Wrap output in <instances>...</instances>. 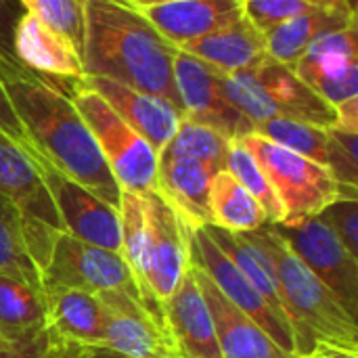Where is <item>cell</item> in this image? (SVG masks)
Segmentation results:
<instances>
[{
  "instance_id": "obj_1",
  "label": "cell",
  "mask_w": 358,
  "mask_h": 358,
  "mask_svg": "<svg viewBox=\"0 0 358 358\" xmlns=\"http://www.w3.org/2000/svg\"><path fill=\"white\" fill-rule=\"evenodd\" d=\"M0 80L36 153L55 170L117 208L122 189L69 94L19 61H0Z\"/></svg>"
},
{
  "instance_id": "obj_2",
  "label": "cell",
  "mask_w": 358,
  "mask_h": 358,
  "mask_svg": "<svg viewBox=\"0 0 358 358\" xmlns=\"http://www.w3.org/2000/svg\"><path fill=\"white\" fill-rule=\"evenodd\" d=\"M176 50L143 10L126 0H84V76L109 78L164 96L180 109L172 71Z\"/></svg>"
},
{
  "instance_id": "obj_3",
  "label": "cell",
  "mask_w": 358,
  "mask_h": 358,
  "mask_svg": "<svg viewBox=\"0 0 358 358\" xmlns=\"http://www.w3.org/2000/svg\"><path fill=\"white\" fill-rule=\"evenodd\" d=\"M250 235L271 258L281 300L292 323L296 355L302 357L317 344L358 350L357 317L350 315L329 287L289 250L273 224L268 222Z\"/></svg>"
},
{
  "instance_id": "obj_4",
  "label": "cell",
  "mask_w": 358,
  "mask_h": 358,
  "mask_svg": "<svg viewBox=\"0 0 358 358\" xmlns=\"http://www.w3.org/2000/svg\"><path fill=\"white\" fill-rule=\"evenodd\" d=\"M222 96L241 111L254 126L273 117H287L321 128H329L338 122L336 109L310 90L289 65H283L271 57L258 65L222 76Z\"/></svg>"
},
{
  "instance_id": "obj_5",
  "label": "cell",
  "mask_w": 358,
  "mask_h": 358,
  "mask_svg": "<svg viewBox=\"0 0 358 358\" xmlns=\"http://www.w3.org/2000/svg\"><path fill=\"white\" fill-rule=\"evenodd\" d=\"M67 94L90 128L120 189L128 193L153 191L157 176V151L138 132H134L103 96L88 88L84 78L71 82Z\"/></svg>"
},
{
  "instance_id": "obj_6",
  "label": "cell",
  "mask_w": 358,
  "mask_h": 358,
  "mask_svg": "<svg viewBox=\"0 0 358 358\" xmlns=\"http://www.w3.org/2000/svg\"><path fill=\"white\" fill-rule=\"evenodd\" d=\"M268 176L285 220L321 214L336 199H358V191L342 187L329 168L275 145L258 134L239 138Z\"/></svg>"
},
{
  "instance_id": "obj_7",
  "label": "cell",
  "mask_w": 358,
  "mask_h": 358,
  "mask_svg": "<svg viewBox=\"0 0 358 358\" xmlns=\"http://www.w3.org/2000/svg\"><path fill=\"white\" fill-rule=\"evenodd\" d=\"M46 287H73L90 294L124 292L145 304L143 292L122 254L80 241L63 231L55 235L50 256L42 268V289Z\"/></svg>"
},
{
  "instance_id": "obj_8",
  "label": "cell",
  "mask_w": 358,
  "mask_h": 358,
  "mask_svg": "<svg viewBox=\"0 0 358 358\" xmlns=\"http://www.w3.org/2000/svg\"><path fill=\"white\" fill-rule=\"evenodd\" d=\"M289 250L317 275L329 292L358 313V258L352 256L321 214L283 220L273 224Z\"/></svg>"
},
{
  "instance_id": "obj_9",
  "label": "cell",
  "mask_w": 358,
  "mask_h": 358,
  "mask_svg": "<svg viewBox=\"0 0 358 358\" xmlns=\"http://www.w3.org/2000/svg\"><path fill=\"white\" fill-rule=\"evenodd\" d=\"M185 229H187V245H189V264L203 271L206 277L216 285V289L235 308H239L258 327H262L277 346H281L289 355H296L292 327L271 310V306L260 298V294L252 287V283L243 277V273L212 241L206 229L203 227H185Z\"/></svg>"
},
{
  "instance_id": "obj_10",
  "label": "cell",
  "mask_w": 358,
  "mask_h": 358,
  "mask_svg": "<svg viewBox=\"0 0 358 358\" xmlns=\"http://www.w3.org/2000/svg\"><path fill=\"white\" fill-rule=\"evenodd\" d=\"M172 71L185 120L208 126L231 141L254 132V124L222 96L220 73L214 67L178 48Z\"/></svg>"
},
{
  "instance_id": "obj_11",
  "label": "cell",
  "mask_w": 358,
  "mask_h": 358,
  "mask_svg": "<svg viewBox=\"0 0 358 358\" xmlns=\"http://www.w3.org/2000/svg\"><path fill=\"white\" fill-rule=\"evenodd\" d=\"M36 166L40 170V176L52 197L61 231L111 250L120 254V214L117 208L109 206L76 180L67 178L59 170H55L48 162L36 159Z\"/></svg>"
},
{
  "instance_id": "obj_12",
  "label": "cell",
  "mask_w": 358,
  "mask_h": 358,
  "mask_svg": "<svg viewBox=\"0 0 358 358\" xmlns=\"http://www.w3.org/2000/svg\"><path fill=\"white\" fill-rule=\"evenodd\" d=\"M358 21L319 38L292 65L296 76L334 109L358 99Z\"/></svg>"
},
{
  "instance_id": "obj_13",
  "label": "cell",
  "mask_w": 358,
  "mask_h": 358,
  "mask_svg": "<svg viewBox=\"0 0 358 358\" xmlns=\"http://www.w3.org/2000/svg\"><path fill=\"white\" fill-rule=\"evenodd\" d=\"M103 315V346L134 358H176L174 344L141 300L124 292L96 294Z\"/></svg>"
},
{
  "instance_id": "obj_14",
  "label": "cell",
  "mask_w": 358,
  "mask_h": 358,
  "mask_svg": "<svg viewBox=\"0 0 358 358\" xmlns=\"http://www.w3.org/2000/svg\"><path fill=\"white\" fill-rule=\"evenodd\" d=\"M147 201V285L159 306L172 296L189 268L187 229L172 206L153 189Z\"/></svg>"
},
{
  "instance_id": "obj_15",
  "label": "cell",
  "mask_w": 358,
  "mask_h": 358,
  "mask_svg": "<svg viewBox=\"0 0 358 358\" xmlns=\"http://www.w3.org/2000/svg\"><path fill=\"white\" fill-rule=\"evenodd\" d=\"M57 233L29 220L8 197L0 195V277L42 289V268Z\"/></svg>"
},
{
  "instance_id": "obj_16",
  "label": "cell",
  "mask_w": 358,
  "mask_h": 358,
  "mask_svg": "<svg viewBox=\"0 0 358 358\" xmlns=\"http://www.w3.org/2000/svg\"><path fill=\"white\" fill-rule=\"evenodd\" d=\"M84 82L99 96H103L105 103L157 151V155L170 143L182 122L180 109L164 96L136 90L101 76H84Z\"/></svg>"
},
{
  "instance_id": "obj_17",
  "label": "cell",
  "mask_w": 358,
  "mask_h": 358,
  "mask_svg": "<svg viewBox=\"0 0 358 358\" xmlns=\"http://www.w3.org/2000/svg\"><path fill=\"white\" fill-rule=\"evenodd\" d=\"M162 319L176 358H222L210 308L191 264L178 287L162 304Z\"/></svg>"
},
{
  "instance_id": "obj_18",
  "label": "cell",
  "mask_w": 358,
  "mask_h": 358,
  "mask_svg": "<svg viewBox=\"0 0 358 358\" xmlns=\"http://www.w3.org/2000/svg\"><path fill=\"white\" fill-rule=\"evenodd\" d=\"M13 48L23 67L59 84L65 92L71 82L84 78L82 55L73 44L27 10L15 27Z\"/></svg>"
},
{
  "instance_id": "obj_19",
  "label": "cell",
  "mask_w": 358,
  "mask_h": 358,
  "mask_svg": "<svg viewBox=\"0 0 358 358\" xmlns=\"http://www.w3.org/2000/svg\"><path fill=\"white\" fill-rule=\"evenodd\" d=\"M193 275L199 283L203 300L210 308L218 350L222 358H298L296 355L285 352L281 346L273 342V338L258 327L248 315L235 308L206 277L203 271L193 266Z\"/></svg>"
},
{
  "instance_id": "obj_20",
  "label": "cell",
  "mask_w": 358,
  "mask_h": 358,
  "mask_svg": "<svg viewBox=\"0 0 358 358\" xmlns=\"http://www.w3.org/2000/svg\"><path fill=\"white\" fill-rule=\"evenodd\" d=\"M220 170L191 157L157 155L155 191L172 206L185 227L210 224V187Z\"/></svg>"
},
{
  "instance_id": "obj_21",
  "label": "cell",
  "mask_w": 358,
  "mask_h": 358,
  "mask_svg": "<svg viewBox=\"0 0 358 358\" xmlns=\"http://www.w3.org/2000/svg\"><path fill=\"white\" fill-rule=\"evenodd\" d=\"M153 27L176 48L243 17L241 0H176L143 8Z\"/></svg>"
},
{
  "instance_id": "obj_22",
  "label": "cell",
  "mask_w": 358,
  "mask_h": 358,
  "mask_svg": "<svg viewBox=\"0 0 358 358\" xmlns=\"http://www.w3.org/2000/svg\"><path fill=\"white\" fill-rule=\"evenodd\" d=\"M0 195L8 197L29 220L52 231H61V222L52 197L40 176L36 159L0 132Z\"/></svg>"
},
{
  "instance_id": "obj_23",
  "label": "cell",
  "mask_w": 358,
  "mask_h": 358,
  "mask_svg": "<svg viewBox=\"0 0 358 358\" xmlns=\"http://www.w3.org/2000/svg\"><path fill=\"white\" fill-rule=\"evenodd\" d=\"M46 319L52 340L65 348L103 346V315L96 294L73 287H46Z\"/></svg>"
},
{
  "instance_id": "obj_24",
  "label": "cell",
  "mask_w": 358,
  "mask_h": 358,
  "mask_svg": "<svg viewBox=\"0 0 358 358\" xmlns=\"http://www.w3.org/2000/svg\"><path fill=\"white\" fill-rule=\"evenodd\" d=\"M180 50L208 63L222 76L250 69L268 57L266 36L256 29L245 17L180 46Z\"/></svg>"
},
{
  "instance_id": "obj_25",
  "label": "cell",
  "mask_w": 358,
  "mask_h": 358,
  "mask_svg": "<svg viewBox=\"0 0 358 358\" xmlns=\"http://www.w3.org/2000/svg\"><path fill=\"white\" fill-rule=\"evenodd\" d=\"M357 21V8H317L298 15L266 34V55L283 65H294L319 38Z\"/></svg>"
},
{
  "instance_id": "obj_26",
  "label": "cell",
  "mask_w": 358,
  "mask_h": 358,
  "mask_svg": "<svg viewBox=\"0 0 358 358\" xmlns=\"http://www.w3.org/2000/svg\"><path fill=\"white\" fill-rule=\"evenodd\" d=\"M48 329L44 292L0 277V340L29 342Z\"/></svg>"
},
{
  "instance_id": "obj_27",
  "label": "cell",
  "mask_w": 358,
  "mask_h": 358,
  "mask_svg": "<svg viewBox=\"0 0 358 358\" xmlns=\"http://www.w3.org/2000/svg\"><path fill=\"white\" fill-rule=\"evenodd\" d=\"M210 224L243 235L266 227L268 216L229 170H220L210 187Z\"/></svg>"
},
{
  "instance_id": "obj_28",
  "label": "cell",
  "mask_w": 358,
  "mask_h": 358,
  "mask_svg": "<svg viewBox=\"0 0 358 358\" xmlns=\"http://www.w3.org/2000/svg\"><path fill=\"white\" fill-rule=\"evenodd\" d=\"M120 254L130 266L147 308L162 319V306L147 285V201L145 193L122 191L120 206ZM164 321V319H162Z\"/></svg>"
},
{
  "instance_id": "obj_29",
  "label": "cell",
  "mask_w": 358,
  "mask_h": 358,
  "mask_svg": "<svg viewBox=\"0 0 358 358\" xmlns=\"http://www.w3.org/2000/svg\"><path fill=\"white\" fill-rule=\"evenodd\" d=\"M254 134L327 168V128L287 117H273L256 124Z\"/></svg>"
},
{
  "instance_id": "obj_30",
  "label": "cell",
  "mask_w": 358,
  "mask_h": 358,
  "mask_svg": "<svg viewBox=\"0 0 358 358\" xmlns=\"http://www.w3.org/2000/svg\"><path fill=\"white\" fill-rule=\"evenodd\" d=\"M224 170H229L235 176V180L262 206V210L266 212L271 224H277V222L285 220L283 208H281V203L277 199V193H275L268 176L264 174L262 166L256 162V157L250 153V149L239 138L231 141Z\"/></svg>"
},
{
  "instance_id": "obj_31",
  "label": "cell",
  "mask_w": 358,
  "mask_h": 358,
  "mask_svg": "<svg viewBox=\"0 0 358 358\" xmlns=\"http://www.w3.org/2000/svg\"><path fill=\"white\" fill-rule=\"evenodd\" d=\"M229 147H231V138L222 136L220 132H216L208 126H201V124H195V122L182 117L176 134L170 138V143L159 153L199 159L218 170H224Z\"/></svg>"
},
{
  "instance_id": "obj_32",
  "label": "cell",
  "mask_w": 358,
  "mask_h": 358,
  "mask_svg": "<svg viewBox=\"0 0 358 358\" xmlns=\"http://www.w3.org/2000/svg\"><path fill=\"white\" fill-rule=\"evenodd\" d=\"M23 8L67 38L82 55L84 42V0H19Z\"/></svg>"
},
{
  "instance_id": "obj_33",
  "label": "cell",
  "mask_w": 358,
  "mask_h": 358,
  "mask_svg": "<svg viewBox=\"0 0 358 358\" xmlns=\"http://www.w3.org/2000/svg\"><path fill=\"white\" fill-rule=\"evenodd\" d=\"M327 168L334 178L358 191V132L338 124L327 128Z\"/></svg>"
},
{
  "instance_id": "obj_34",
  "label": "cell",
  "mask_w": 358,
  "mask_h": 358,
  "mask_svg": "<svg viewBox=\"0 0 358 358\" xmlns=\"http://www.w3.org/2000/svg\"><path fill=\"white\" fill-rule=\"evenodd\" d=\"M241 6L243 17L264 36L298 15L321 8L308 0H241Z\"/></svg>"
},
{
  "instance_id": "obj_35",
  "label": "cell",
  "mask_w": 358,
  "mask_h": 358,
  "mask_svg": "<svg viewBox=\"0 0 358 358\" xmlns=\"http://www.w3.org/2000/svg\"><path fill=\"white\" fill-rule=\"evenodd\" d=\"M321 216L346 245V250L358 258V199H336L331 201Z\"/></svg>"
},
{
  "instance_id": "obj_36",
  "label": "cell",
  "mask_w": 358,
  "mask_h": 358,
  "mask_svg": "<svg viewBox=\"0 0 358 358\" xmlns=\"http://www.w3.org/2000/svg\"><path fill=\"white\" fill-rule=\"evenodd\" d=\"M63 350L65 346L57 344L48 329L29 342H2L0 340V358H57Z\"/></svg>"
},
{
  "instance_id": "obj_37",
  "label": "cell",
  "mask_w": 358,
  "mask_h": 358,
  "mask_svg": "<svg viewBox=\"0 0 358 358\" xmlns=\"http://www.w3.org/2000/svg\"><path fill=\"white\" fill-rule=\"evenodd\" d=\"M0 132L6 134L13 143H17L23 151H27L34 159H42V157L36 153V149H34V145H31V141H29V136H27L23 124H21V120H19V115H17V111H15L10 99H8V94H6V90H4L2 80H0Z\"/></svg>"
},
{
  "instance_id": "obj_38",
  "label": "cell",
  "mask_w": 358,
  "mask_h": 358,
  "mask_svg": "<svg viewBox=\"0 0 358 358\" xmlns=\"http://www.w3.org/2000/svg\"><path fill=\"white\" fill-rule=\"evenodd\" d=\"M25 8L19 0H0V61H17L13 38Z\"/></svg>"
},
{
  "instance_id": "obj_39",
  "label": "cell",
  "mask_w": 358,
  "mask_h": 358,
  "mask_svg": "<svg viewBox=\"0 0 358 358\" xmlns=\"http://www.w3.org/2000/svg\"><path fill=\"white\" fill-rule=\"evenodd\" d=\"M298 358H358V350H350L336 344H317L310 352Z\"/></svg>"
},
{
  "instance_id": "obj_40",
  "label": "cell",
  "mask_w": 358,
  "mask_h": 358,
  "mask_svg": "<svg viewBox=\"0 0 358 358\" xmlns=\"http://www.w3.org/2000/svg\"><path fill=\"white\" fill-rule=\"evenodd\" d=\"M76 358H134L122 352H115L105 346H86V348H76Z\"/></svg>"
},
{
  "instance_id": "obj_41",
  "label": "cell",
  "mask_w": 358,
  "mask_h": 358,
  "mask_svg": "<svg viewBox=\"0 0 358 358\" xmlns=\"http://www.w3.org/2000/svg\"><path fill=\"white\" fill-rule=\"evenodd\" d=\"M321 8H357L352 0H308Z\"/></svg>"
},
{
  "instance_id": "obj_42",
  "label": "cell",
  "mask_w": 358,
  "mask_h": 358,
  "mask_svg": "<svg viewBox=\"0 0 358 358\" xmlns=\"http://www.w3.org/2000/svg\"><path fill=\"white\" fill-rule=\"evenodd\" d=\"M128 4H132L134 8L143 10V8H149V6H157V4H168V2H176V0H126Z\"/></svg>"
},
{
  "instance_id": "obj_43",
  "label": "cell",
  "mask_w": 358,
  "mask_h": 358,
  "mask_svg": "<svg viewBox=\"0 0 358 358\" xmlns=\"http://www.w3.org/2000/svg\"><path fill=\"white\" fill-rule=\"evenodd\" d=\"M65 358H76V348H71V350L65 355Z\"/></svg>"
},
{
  "instance_id": "obj_44",
  "label": "cell",
  "mask_w": 358,
  "mask_h": 358,
  "mask_svg": "<svg viewBox=\"0 0 358 358\" xmlns=\"http://www.w3.org/2000/svg\"><path fill=\"white\" fill-rule=\"evenodd\" d=\"M69 350H71V348H65V350H63V352H61V355H59V357H57V358H65V355H67Z\"/></svg>"
}]
</instances>
